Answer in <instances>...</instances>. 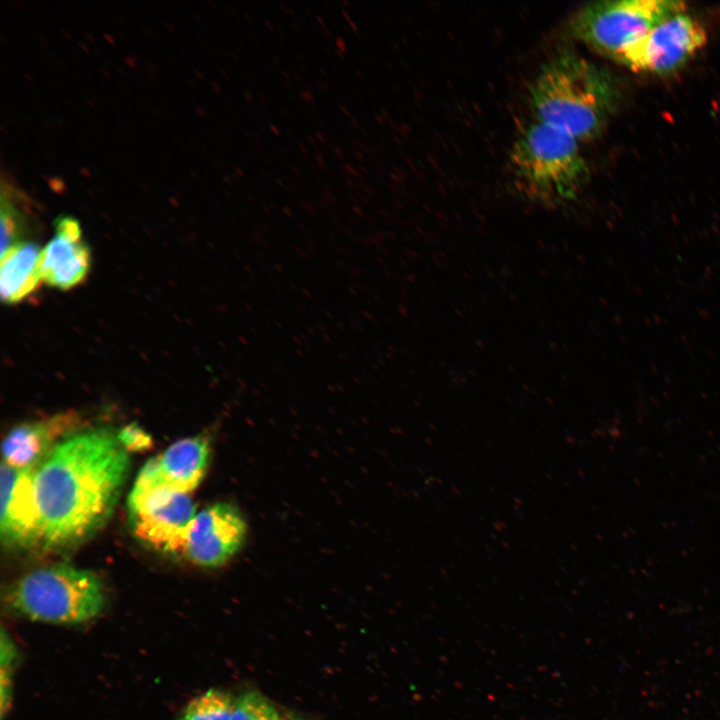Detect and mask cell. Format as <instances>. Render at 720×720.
<instances>
[{
    "mask_svg": "<svg viewBox=\"0 0 720 720\" xmlns=\"http://www.w3.org/2000/svg\"><path fill=\"white\" fill-rule=\"evenodd\" d=\"M117 433L97 427L61 440L35 467L40 545L64 548L93 535L110 517L129 472Z\"/></svg>",
    "mask_w": 720,
    "mask_h": 720,
    "instance_id": "cell-1",
    "label": "cell"
},
{
    "mask_svg": "<svg viewBox=\"0 0 720 720\" xmlns=\"http://www.w3.org/2000/svg\"><path fill=\"white\" fill-rule=\"evenodd\" d=\"M616 97L609 73L573 52L551 58L531 89L537 121L578 141L600 133L613 112Z\"/></svg>",
    "mask_w": 720,
    "mask_h": 720,
    "instance_id": "cell-2",
    "label": "cell"
},
{
    "mask_svg": "<svg viewBox=\"0 0 720 720\" xmlns=\"http://www.w3.org/2000/svg\"><path fill=\"white\" fill-rule=\"evenodd\" d=\"M10 608L33 621L80 624L103 609L100 578L90 570L55 564L33 570L7 591Z\"/></svg>",
    "mask_w": 720,
    "mask_h": 720,
    "instance_id": "cell-3",
    "label": "cell"
},
{
    "mask_svg": "<svg viewBox=\"0 0 720 720\" xmlns=\"http://www.w3.org/2000/svg\"><path fill=\"white\" fill-rule=\"evenodd\" d=\"M578 142L570 134L539 121L522 133L513 146L511 161L532 197L555 204L576 196L588 177Z\"/></svg>",
    "mask_w": 720,
    "mask_h": 720,
    "instance_id": "cell-4",
    "label": "cell"
},
{
    "mask_svg": "<svg viewBox=\"0 0 720 720\" xmlns=\"http://www.w3.org/2000/svg\"><path fill=\"white\" fill-rule=\"evenodd\" d=\"M685 10L683 2L672 0L600 1L580 10L573 28L585 43L617 61L652 27Z\"/></svg>",
    "mask_w": 720,
    "mask_h": 720,
    "instance_id": "cell-5",
    "label": "cell"
},
{
    "mask_svg": "<svg viewBox=\"0 0 720 720\" xmlns=\"http://www.w3.org/2000/svg\"><path fill=\"white\" fill-rule=\"evenodd\" d=\"M127 506L130 527L142 543L168 554L184 552L188 530L197 514L186 493L165 486L133 485Z\"/></svg>",
    "mask_w": 720,
    "mask_h": 720,
    "instance_id": "cell-6",
    "label": "cell"
},
{
    "mask_svg": "<svg viewBox=\"0 0 720 720\" xmlns=\"http://www.w3.org/2000/svg\"><path fill=\"white\" fill-rule=\"evenodd\" d=\"M707 41L703 25L684 12L664 19L626 49L618 62L633 71L671 73L683 66Z\"/></svg>",
    "mask_w": 720,
    "mask_h": 720,
    "instance_id": "cell-7",
    "label": "cell"
},
{
    "mask_svg": "<svg viewBox=\"0 0 720 720\" xmlns=\"http://www.w3.org/2000/svg\"><path fill=\"white\" fill-rule=\"evenodd\" d=\"M246 528L235 506L227 503L210 505L195 515L183 554L202 567L223 565L242 547Z\"/></svg>",
    "mask_w": 720,
    "mask_h": 720,
    "instance_id": "cell-8",
    "label": "cell"
},
{
    "mask_svg": "<svg viewBox=\"0 0 720 720\" xmlns=\"http://www.w3.org/2000/svg\"><path fill=\"white\" fill-rule=\"evenodd\" d=\"M34 468L1 465L0 536L9 548L40 545L39 515L34 491Z\"/></svg>",
    "mask_w": 720,
    "mask_h": 720,
    "instance_id": "cell-9",
    "label": "cell"
},
{
    "mask_svg": "<svg viewBox=\"0 0 720 720\" xmlns=\"http://www.w3.org/2000/svg\"><path fill=\"white\" fill-rule=\"evenodd\" d=\"M80 419L73 412L15 426L2 444V463L24 469L34 468L65 437L76 432Z\"/></svg>",
    "mask_w": 720,
    "mask_h": 720,
    "instance_id": "cell-10",
    "label": "cell"
},
{
    "mask_svg": "<svg viewBox=\"0 0 720 720\" xmlns=\"http://www.w3.org/2000/svg\"><path fill=\"white\" fill-rule=\"evenodd\" d=\"M55 232L41 250V278L52 287L69 289L86 277L90 265L89 249L82 239L80 225L74 218H58Z\"/></svg>",
    "mask_w": 720,
    "mask_h": 720,
    "instance_id": "cell-11",
    "label": "cell"
},
{
    "mask_svg": "<svg viewBox=\"0 0 720 720\" xmlns=\"http://www.w3.org/2000/svg\"><path fill=\"white\" fill-rule=\"evenodd\" d=\"M210 457L209 440L203 435L181 439L158 456L161 486L188 493L204 478Z\"/></svg>",
    "mask_w": 720,
    "mask_h": 720,
    "instance_id": "cell-12",
    "label": "cell"
},
{
    "mask_svg": "<svg viewBox=\"0 0 720 720\" xmlns=\"http://www.w3.org/2000/svg\"><path fill=\"white\" fill-rule=\"evenodd\" d=\"M40 257V248L31 242H23L1 255L0 293L4 302H19L38 288L42 281Z\"/></svg>",
    "mask_w": 720,
    "mask_h": 720,
    "instance_id": "cell-13",
    "label": "cell"
},
{
    "mask_svg": "<svg viewBox=\"0 0 720 720\" xmlns=\"http://www.w3.org/2000/svg\"><path fill=\"white\" fill-rule=\"evenodd\" d=\"M234 702L227 693L210 689L192 699L179 720H230Z\"/></svg>",
    "mask_w": 720,
    "mask_h": 720,
    "instance_id": "cell-14",
    "label": "cell"
},
{
    "mask_svg": "<svg viewBox=\"0 0 720 720\" xmlns=\"http://www.w3.org/2000/svg\"><path fill=\"white\" fill-rule=\"evenodd\" d=\"M1 255H4L15 246L23 243L24 232L23 215L15 207L8 194L2 191L1 196Z\"/></svg>",
    "mask_w": 720,
    "mask_h": 720,
    "instance_id": "cell-15",
    "label": "cell"
},
{
    "mask_svg": "<svg viewBox=\"0 0 720 720\" xmlns=\"http://www.w3.org/2000/svg\"><path fill=\"white\" fill-rule=\"evenodd\" d=\"M273 707L264 695L249 691L235 700L230 720H258Z\"/></svg>",
    "mask_w": 720,
    "mask_h": 720,
    "instance_id": "cell-16",
    "label": "cell"
},
{
    "mask_svg": "<svg viewBox=\"0 0 720 720\" xmlns=\"http://www.w3.org/2000/svg\"><path fill=\"white\" fill-rule=\"evenodd\" d=\"M117 437L127 451H141L152 445L151 436L135 423L124 426Z\"/></svg>",
    "mask_w": 720,
    "mask_h": 720,
    "instance_id": "cell-17",
    "label": "cell"
},
{
    "mask_svg": "<svg viewBox=\"0 0 720 720\" xmlns=\"http://www.w3.org/2000/svg\"><path fill=\"white\" fill-rule=\"evenodd\" d=\"M258 720H284L281 716L280 712L277 710L276 707L271 709L268 713H266L264 716L259 718Z\"/></svg>",
    "mask_w": 720,
    "mask_h": 720,
    "instance_id": "cell-18",
    "label": "cell"
}]
</instances>
